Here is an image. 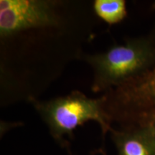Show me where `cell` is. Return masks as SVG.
<instances>
[{
	"mask_svg": "<svg viewBox=\"0 0 155 155\" xmlns=\"http://www.w3.org/2000/svg\"><path fill=\"white\" fill-rule=\"evenodd\" d=\"M100 153L102 155H106V153L104 152V151H100Z\"/></svg>",
	"mask_w": 155,
	"mask_h": 155,
	"instance_id": "9c48e42d",
	"label": "cell"
},
{
	"mask_svg": "<svg viewBox=\"0 0 155 155\" xmlns=\"http://www.w3.org/2000/svg\"><path fill=\"white\" fill-rule=\"evenodd\" d=\"M49 129L53 138L68 146L65 137L72 138L78 127L90 121H96L103 137L112 128L103 107V98H91L78 91L64 96L30 102Z\"/></svg>",
	"mask_w": 155,
	"mask_h": 155,
	"instance_id": "3957f363",
	"label": "cell"
},
{
	"mask_svg": "<svg viewBox=\"0 0 155 155\" xmlns=\"http://www.w3.org/2000/svg\"><path fill=\"white\" fill-rule=\"evenodd\" d=\"M88 0L0 1V105L39 99L95 38Z\"/></svg>",
	"mask_w": 155,
	"mask_h": 155,
	"instance_id": "6da1fadb",
	"label": "cell"
},
{
	"mask_svg": "<svg viewBox=\"0 0 155 155\" xmlns=\"http://www.w3.org/2000/svg\"><path fill=\"white\" fill-rule=\"evenodd\" d=\"M149 125H150L151 127H152L153 130H154V133H155V115L154 116V117L152 118V120H151L150 124H149Z\"/></svg>",
	"mask_w": 155,
	"mask_h": 155,
	"instance_id": "52a82bcc",
	"label": "cell"
},
{
	"mask_svg": "<svg viewBox=\"0 0 155 155\" xmlns=\"http://www.w3.org/2000/svg\"><path fill=\"white\" fill-rule=\"evenodd\" d=\"M109 133L118 155H155V133L150 125L112 127Z\"/></svg>",
	"mask_w": 155,
	"mask_h": 155,
	"instance_id": "5b68a950",
	"label": "cell"
},
{
	"mask_svg": "<svg viewBox=\"0 0 155 155\" xmlns=\"http://www.w3.org/2000/svg\"><path fill=\"white\" fill-rule=\"evenodd\" d=\"M80 61L92 70V91L104 94L154 68L155 42L150 34L129 38L104 53H84Z\"/></svg>",
	"mask_w": 155,
	"mask_h": 155,
	"instance_id": "7a4b0ae2",
	"label": "cell"
},
{
	"mask_svg": "<svg viewBox=\"0 0 155 155\" xmlns=\"http://www.w3.org/2000/svg\"><path fill=\"white\" fill-rule=\"evenodd\" d=\"M108 121L120 129L149 125L155 115V68L102 95Z\"/></svg>",
	"mask_w": 155,
	"mask_h": 155,
	"instance_id": "277c9868",
	"label": "cell"
},
{
	"mask_svg": "<svg viewBox=\"0 0 155 155\" xmlns=\"http://www.w3.org/2000/svg\"><path fill=\"white\" fill-rule=\"evenodd\" d=\"M93 9L100 20L109 25L122 22L127 15L125 0H95Z\"/></svg>",
	"mask_w": 155,
	"mask_h": 155,
	"instance_id": "8992f818",
	"label": "cell"
},
{
	"mask_svg": "<svg viewBox=\"0 0 155 155\" xmlns=\"http://www.w3.org/2000/svg\"><path fill=\"white\" fill-rule=\"evenodd\" d=\"M150 35L152 36V38H153V40H154V42H155V29H154V30L152 31V32H151Z\"/></svg>",
	"mask_w": 155,
	"mask_h": 155,
	"instance_id": "ba28073f",
	"label": "cell"
}]
</instances>
